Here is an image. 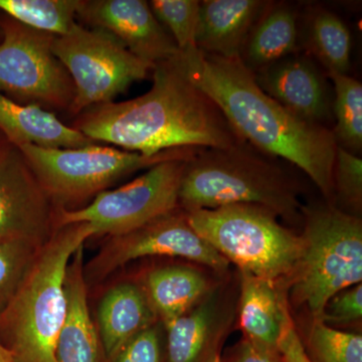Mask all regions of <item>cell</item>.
I'll return each mask as SVG.
<instances>
[{
    "instance_id": "obj_1",
    "label": "cell",
    "mask_w": 362,
    "mask_h": 362,
    "mask_svg": "<svg viewBox=\"0 0 362 362\" xmlns=\"http://www.w3.org/2000/svg\"><path fill=\"white\" fill-rule=\"evenodd\" d=\"M176 59L244 141L291 162L332 201L338 147L333 131L299 118L269 96L240 57L225 58L194 49L178 52Z\"/></svg>"
},
{
    "instance_id": "obj_2",
    "label": "cell",
    "mask_w": 362,
    "mask_h": 362,
    "mask_svg": "<svg viewBox=\"0 0 362 362\" xmlns=\"http://www.w3.org/2000/svg\"><path fill=\"white\" fill-rule=\"evenodd\" d=\"M71 126L99 144L145 156L177 148H226L244 141L187 77L176 56L156 64L148 92L90 107Z\"/></svg>"
},
{
    "instance_id": "obj_3",
    "label": "cell",
    "mask_w": 362,
    "mask_h": 362,
    "mask_svg": "<svg viewBox=\"0 0 362 362\" xmlns=\"http://www.w3.org/2000/svg\"><path fill=\"white\" fill-rule=\"evenodd\" d=\"M89 223L58 226L40 247L13 302L0 316L4 346L18 362H54L57 338L66 314L69 263L86 240L94 237Z\"/></svg>"
},
{
    "instance_id": "obj_4",
    "label": "cell",
    "mask_w": 362,
    "mask_h": 362,
    "mask_svg": "<svg viewBox=\"0 0 362 362\" xmlns=\"http://www.w3.org/2000/svg\"><path fill=\"white\" fill-rule=\"evenodd\" d=\"M246 141L226 148L202 149L187 161L178 206L185 211L232 204H256L287 220L300 209L291 181Z\"/></svg>"
},
{
    "instance_id": "obj_5",
    "label": "cell",
    "mask_w": 362,
    "mask_h": 362,
    "mask_svg": "<svg viewBox=\"0 0 362 362\" xmlns=\"http://www.w3.org/2000/svg\"><path fill=\"white\" fill-rule=\"evenodd\" d=\"M185 213L195 232L240 272L278 285L291 279L303 239L281 225L274 211L256 204H232Z\"/></svg>"
},
{
    "instance_id": "obj_6",
    "label": "cell",
    "mask_w": 362,
    "mask_h": 362,
    "mask_svg": "<svg viewBox=\"0 0 362 362\" xmlns=\"http://www.w3.org/2000/svg\"><path fill=\"white\" fill-rule=\"evenodd\" d=\"M302 211L303 251L289 280L291 298L319 319L331 298L361 283L362 225L332 204Z\"/></svg>"
},
{
    "instance_id": "obj_7",
    "label": "cell",
    "mask_w": 362,
    "mask_h": 362,
    "mask_svg": "<svg viewBox=\"0 0 362 362\" xmlns=\"http://www.w3.org/2000/svg\"><path fill=\"white\" fill-rule=\"evenodd\" d=\"M56 209H77L119 180L162 161L194 158L201 148H177L145 156L94 144L80 148L18 146Z\"/></svg>"
},
{
    "instance_id": "obj_8",
    "label": "cell",
    "mask_w": 362,
    "mask_h": 362,
    "mask_svg": "<svg viewBox=\"0 0 362 362\" xmlns=\"http://www.w3.org/2000/svg\"><path fill=\"white\" fill-rule=\"evenodd\" d=\"M52 47L75 85L68 112L74 117L90 107L113 102L156 66L137 58L106 30L78 23L70 33L54 37Z\"/></svg>"
},
{
    "instance_id": "obj_9",
    "label": "cell",
    "mask_w": 362,
    "mask_h": 362,
    "mask_svg": "<svg viewBox=\"0 0 362 362\" xmlns=\"http://www.w3.org/2000/svg\"><path fill=\"white\" fill-rule=\"evenodd\" d=\"M0 92L21 105L69 112L75 85L54 54V37L0 13Z\"/></svg>"
},
{
    "instance_id": "obj_10",
    "label": "cell",
    "mask_w": 362,
    "mask_h": 362,
    "mask_svg": "<svg viewBox=\"0 0 362 362\" xmlns=\"http://www.w3.org/2000/svg\"><path fill=\"white\" fill-rule=\"evenodd\" d=\"M187 161H162L122 187L100 192L87 206L56 209V228L85 223L92 226L95 235L118 237L171 213L180 207L178 194Z\"/></svg>"
},
{
    "instance_id": "obj_11",
    "label": "cell",
    "mask_w": 362,
    "mask_h": 362,
    "mask_svg": "<svg viewBox=\"0 0 362 362\" xmlns=\"http://www.w3.org/2000/svg\"><path fill=\"white\" fill-rule=\"evenodd\" d=\"M151 256L177 257L223 273L228 262L202 239L180 207L125 235L111 237L86 267L85 279L103 280L134 259Z\"/></svg>"
},
{
    "instance_id": "obj_12",
    "label": "cell",
    "mask_w": 362,
    "mask_h": 362,
    "mask_svg": "<svg viewBox=\"0 0 362 362\" xmlns=\"http://www.w3.org/2000/svg\"><path fill=\"white\" fill-rule=\"evenodd\" d=\"M56 230V206L16 145L0 156V240L44 245Z\"/></svg>"
},
{
    "instance_id": "obj_13",
    "label": "cell",
    "mask_w": 362,
    "mask_h": 362,
    "mask_svg": "<svg viewBox=\"0 0 362 362\" xmlns=\"http://www.w3.org/2000/svg\"><path fill=\"white\" fill-rule=\"evenodd\" d=\"M77 18L111 33L134 56L153 65L180 52L144 0H78Z\"/></svg>"
},
{
    "instance_id": "obj_14",
    "label": "cell",
    "mask_w": 362,
    "mask_h": 362,
    "mask_svg": "<svg viewBox=\"0 0 362 362\" xmlns=\"http://www.w3.org/2000/svg\"><path fill=\"white\" fill-rule=\"evenodd\" d=\"M256 78L269 96L299 118L321 125L329 120L327 86L306 57H288L259 71Z\"/></svg>"
},
{
    "instance_id": "obj_15",
    "label": "cell",
    "mask_w": 362,
    "mask_h": 362,
    "mask_svg": "<svg viewBox=\"0 0 362 362\" xmlns=\"http://www.w3.org/2000/svg\"><path fill=\"white\" fill-rule=\"evenodd\" d=\"M264 6L259 0L202 1L195 37L197 49L225 58L242 56Z\"/></svg>"
},
{
    "instance_id": "obj_16",
    "label": "cell",
    "mask_w": 362,
    "mask_h": 362,
    "mask_svg": "<svg viewBox=\"0 0 362 362\" xmlns=\"http://www.w3.org/2000/svg\"><path fill=\"white\" fill-rule=\"evenodd\" d=\"M0 131L16 146L32 144L45 148H80L99 144L56 114L32 105H21L0 92Z\"/></svg>"
},
{
    "instance_id": "obj_17",
    "label": "cell",
    "mask_w": 362,
    "mask_h": 362,
    "mask_svg": "<svg viewBox=\"0 0 362 362\" xmlns=\"http://www.w3.org/2000/svg\"><path fill=\"white\" fill-rule=\"evenodd\" d=\"M66 294V318L57 338L54 362H96L98 337L88 305L83 247L69 263Z\"/></svg>"
},
{
    "instance_id": "obj_18",
    "label": "cell",
    "mask_w": 362,
    "mask_h": 362,
    "mask_svg": "<svg viewBox=\"0 0 362 362\" xmlns=\"http://www.w3.org/2000/svg\"><path fill=\"white\" fill-rule=\"evenodd\" d=\"M223 321L218 295L209 291L192 310L164 325L169 362H213Z\"/></svg>"
},
{
    "instance_id": "obj_19",
    "label": "cell",
    "mask_w": 362,
    "mask_h": 362,
    "mask_svg": "<svg viewBox=\"0 0 362 362\" xmlns=\"http://www.w3.org/2000/svg\"><path fill=\"white\" fill-rule=\"evenodd\" d=\"M156 314L144 289L123 283L105 294L98 308V322L105 354L114 358L131 338L156 324Z\"/></svg>"
},
{
    "instance_id": "obj_20",
    "label": "cell",
    "mask_w": 362,
    "mask_h": 362,
    "mask_svg": "<svg viewBox=\"0 0 362 362\" xmlns=\"http://www.w3.org/2000/svg\"><path fill=\"white\" fill-rule=\"evenodd\" d=\"M240 324L245 338L278 351V340L286 314L289 311L279 285L240 272Z\"/></svg>"
},
{
    "instance_id": "obj_21",
    "label": "cell",
    "mask_w": 362,
    "mask_h": 362,
    "mask_svg": "<svg viewBox=\"0 0 362 362\" xmlns=\"http://www.w3.org/2000/svg\"><path fill=\"white\" fill-rule=\"evenodd\" d=\"M144 291L156 317L165 325L199 304L209 292V283L192 267H162L149 272Z\"/></svg>"
},
{
    "instance_id": "obj_22",
    "label": "cell",
    "mask_w": 362,
    "mask_h": 362,
    "mask_svg": "<svg viewBox=\"0 0 362 362\" xmlns=\"http://www.w3.org/2000/svg\"><path fill=\"white\" fill-rule=\"evenodd\" d=\"M296 14L286 6L267 13L252 28L243 52L247 68L259 71L291 56L297 47Z\"/></svg>"
},
{
    "instance_id": "obj_23",
    "label": "cell",
    "mask_w": 362,
    "mask_h": 362,
    "mask_svg": "<svg viewBox=\"0 0 362 362\" xmlns=\"http://www.w3.org/2000/svg\"><path fill=\"white\" fill-rule=\"evenodd\" d=\"M309 47L329 75H347L350 66L351 37L349 28L337 14L319 11L309 25Z\"/></svg>"
},
{
    "instance_id": "obj_24",
    "label": "cell",
    "mask_w": 362,
    "mask_h": 362,
    "mask_svg": "<svg viewBox=\"0 0 362 362\" xmlns=\"http://www.w3.org/2000/svg\"><path fill=\"white\" fill-rule=\"evenodd\" d=\"M77 6L78 0H0V13L57 37L77 23Z\"/></svg>"
},
{
    "instance_id": "obj_25",
    "label": "cell",
    "mask_w": 362,
    "mask_h": 362,
    "mask_svg": "<svg viewBox=\"0 0 362 362\" xmlns=\"http://www.w3.org/2000/svg\"><path fill=\"white\" fill-rule=\"evenodd\" d=\"M334 85L332 109L337 118L333 134L337 145L357 156L362 148V85L347 75H329Z\"/></svg>"
},
{
    "instance_id": "obj_26",
    "label": "cell",
    "mask_w": 362,
    "mask_h": 362,
    "mask_svg": "<svg viewBox=\"0 0 362 362\" xmlns=\"http://www.w3.org/2000/svg\"><path fill=\"white\" fill-rule=\"evenodd\" d=\"M42 246L25 240H0V316L20 291Z\"/></svg>"
},
{
    "instance_id": "obj_27",
    "label": "cell",
    "mask_w": 362,
    "mask_h": 362,
    "mask_svg": "<svg viewBox=\"0 0 362 362\" xmlns=\"http://www.w3.org/2000/svg\"><path fill=\"white\" fill-rule=\"evenodd\" d=\"M148 4L157 21L168 30L180 52L197 49L195 37L201 1L152 0Z\"/></svg>"
},
{
    "instance_id": "obj_28",
    "label": "cell",
    "mask_w": 362,
    "mask_h": 362,
    "mask_svg": "<svg viewBox=\"0 0 362 362\" xmlns=\"http://www.w3.org/2000/svg\"><path fill=\"white\" fill-rule=\"evenodd\" d=\"M312 362H362L361 335L335 329L313 319L308 335Z\"/></svg>"
},
{
    "instance_id": "obj_29",
    "label": "cell",
    "mask_w": 362,
    "mask_h": 362,
    "mask_svg": "<svg viewBox=\"0 0 362 362\" xmlns=\"http://www.w3.org/2000/svg\"><path fill=\"white\" fill-rule=\"evenodd\" d=\"M334 195L352 211H361L362 159L339 146L335 160Z\"/></svg>"
},
{
    "instance_id": "obj_30",
    "label": "cell",
    "mask_w": 362,
    "mask_h": 362,
    "mask_svg": "<svg viewBox=\"0 0 362 362\" xmlns=\"http://www.w3.org/2000/svg\"><path fill=\"white\" fill-rule=\"evenodd\" d=\"M362 316V285L351 286L338 292L324 307L322 314L317 320L326 325L356 322Z\"/></svg>"
},
{
    "instance_id": "obj_31",
    "label": "cell",
    "mask_w": 362,
    "mask_h": 362,
    "mask_svg": "<svg viewBox=\"0 0 362 362\" xmlns=\"http://www.w3.org/2000/svg\"><path fill=\"white\" fill-rule=\"evenodd\" d=\"M114 362H161L160 332L156 324L134 335L119 350Z\"/></svg>"
},
{
    "instance_id": "obj_32",
    "label": "cell",
    "mask_w": 362,
    "mask_h": 362,
    "mask_svg": "<svg viewBox=\"0 0 362 362\" xmlns=\"http://www.w3.org/2000/svg\"><path fill=\"white\" fill-rule=\"evenodd\" d=\"M277 347L283 362H312L300 339L289 311L283 321Z\"/></svg>"
},
{
    "instance_id": "obj_33",
    "label": "cell",
    "mask_w": 362,
    "mask_h": 362,
    "mask_svg": "<svg viewBox=\"0 0 362 362\" xmlns=\"http://www.w3.org/2000/svg\"><path fill=\"white\" fill-rule=\"evenodd\" d=\"M228 362H283L276 350L264 349L245 338Z\"/></svg>"
},
{
    "instance_id": "obj_34",
    "label": "cell",
    "mask_w": 362,
    "mask_h": 362,
    "mask_svg": "<svg viewBox=\"0 0 362 362\" xmlns=\"http://www.w3.org/2000/svg\"><path fill=\"white\" fill-rule=\"evenodd\" d=\"M0 362H18L14 358L13 354L1 344H0Z\"/></svg>"
},
{
    "instance_id": "obj_35",
    "label": "cell",
    "mask_w": 362,
    "mask_h": 362,
    "mask_svg": "<svg viewBox=\"0 0 362 362\" xmlns=\"http://www.w3.org/2000/svg\"><path fill=\"white\" fill-rule=\"evenodd\" d=\"M11 143L7 139L6 136L0 131V156L6 152V150L11 146Z\"/></svg>"
},
{
    "instance_id": "obj_36",
    "label": "cell",
    "mask_w": 362,
    "mask_h": 362,
    "mask_svg": "<svg viewBox=\"0 0 362 362\" xmlns=\"http://www.w3.org/2000/svg\"><path fill=\"white\" fill-rule=\"evenodd\" d=\"M213 362H221V356H218H218L214 357V359Z\"/></svg>"
},
{
    "instance_id": "obj_37",
    "label": "cell",
    "mask_w": 362,
    "mask_h": 362,
    "mask_svg": "<svg viewBox=\"0 0 362 362\" xmlns=\"http://www.w3.org/2000/svg\"><path fill=\"white\" fill-rule=\"evenodd\" d=\"M2 39V32H1V28H0V40H1Z\"/></svg>"
}]
</instances>
